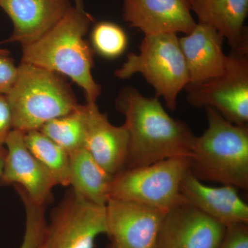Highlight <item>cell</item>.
I'll list each match as a JSON object with an SVG mask.
<instances>
[{
  "label": "cell",
  "instance_id": "1",
  "mask_svg": "<svg viewBox=\"0 0 248 248\" xmlns=\"http://www.w3.org/2000/svg\"><path fill=\"white\" fill-rule=\"evenodd\" d=\"M115 107L125 117L128 134L125 169L189 157L195 135L186 123L170 116L159 98L145 97L135 87L125 86L116 98Z\"/></svg>",
  "mask_w": 248,
  "mask_h": 248
},
{
  "label": "cell",
  "instance_id": "2",
  "mask_svg": "<svg viewBox=\"0 0 248 248\" xmlns=\"http://www.w3.org/2000/svg\"><path fill=\"white\" fill-rule=\"evenodd\" d=\"M85 9L72 6L46 35L22 46L23 63L66 76L84 91L87 103H96L102 87L93 78L94 51L84 38L93 22Z\"/></svg>",
  "mask_w": 248,
  "mask_h": 248
},
{
  "label": "cell",
  "instance_id": "3",
  "mask_svg": "<svg viewBox=\"0 0 248 248\" xmlns=\"http://www.w3.org/2000/svg\"><path fill=\"white\" fill-rule=\"evenodd\" d=\"M208 128L195 137L189 159L190 171L202 182L248 189V125L232 123L205 108Z\"/></svg>",
  "mask_w": 248,
  "mask_h": 248
},
{
  "label": "cell",
  "instance_id": "4",
  "mask_svg": "<svg viewBox=\"0 0 248 248\" xmlns=\"http://www.w3.org/2000/svg\"><path fill=\"white\" fill-rule=\"evenodd\" d=\"M14 130L27 133L78 108L79 104L66 79L45 68L21 62L17 78L6 94Z\"/></svg>",
  "mask_w": 248,
  "mask_h": 248
},
{
  "label": "cell",
  "instance_id": "5",
  "mask_svg": "<svg viewBox=\"0 0 248 248\" xmlns=\"http://www.w3.org/2000/svg\"><path fill=\"white\" fill-rule=\"evenodd\" d=\"M140 74L153 86L155 97L175 110L179 93L190 83L188 71L177 34L145 35L138 53H130L115 71L119 79Z\"/></svg>",
  "mask_w": 248,
  "mask_h": 248
},
{
  "label": "cell",
  "instance_id": "6",
  "mask_svg": "<svg viewBox=\"0 0 248 248\" xmlns=\"http://www.w3.org/2000/svg\"><path fill=\"white\" fill-rule=\"evenodd\" d=\"M189 169L188 156L124 169L112 179L110 199L135 202L166 213L184 200L181 182Z\"/></svg>",
  "mask_w": 248,
  "mask_h": 248
},
{
  "label": "cell",
  "instance_id": "7",
  "mask_svg": "<svg viewBox=\"0 0 248 248\" xmlns=\"http://www.w3.org/2000/svg\"><path fill=\"white\" fill-rule=\"evenodd\" d=\"M186 99L197 108H211L239 125L248 124V54L232 51L219 76L199 84H188Z\"/></svg>",
  "mask_w": 248,
  "mask_h": 248
},
{
  "label": "cell",
  "instance_id": "8",
  "mask_svg": "<svg viewBox=\"0 0 248 248\" xmlns=\"http://www.w3.org/2000/svg\"><path fill=\"white\" fill-rule=\"evenodd\" d=\"M107 234L106 205L85 200L70 189L47 220L46 248H94Z\"/></svg>",
  "mask_w": 248,
  "mask_h": 248
},
{
  "label": "cell",
  "instance_id": "9",
  "mask_svg": "<svg viewBox=\"0 0 248 248\" xmlns=\"http://www.w3.org/2000/svg\"><path fill=\"white\" fill-rule=\"evenodd\" d=\"M226 229L184 200L165 214L157 248H218Z\"/></svg>",
  "mask_w": 248,
  "mask_h": 248
},
{
  "label": "cell",
  "instance_id": "10",
  "mask_svg": "<svg viewBox=\"0 0 248 248\" xmlns=\"http://www.w3.org/2000/svg\"><path fill=\"white\" fill-rule=\"evenodd\" d=\"M107 235L112 248H157L165 214L146 205L110 199L106 205Z\"/></svg>",
  "mask_w": 248,
  "mask_h": 248
},
{
  "label": "cell",
  "instance_id": "11",
  "mask_svg": "<svg viewBox=\"0 0 248 248\" xmlns=\"http://www.w3.org/2000/svg\"><path fill=\"white\" fill-rule=\"evenodd\" d=\"M6 156L0 186L13 185L22 189L32 202L47 206L53 199L56 186L53 177L29 150L24 133L12 130L5 142Z\"/></svg>",
  "mask_w": 248,
  "mask_h": 248
},
{
  "label": "cell",
  "instance_id": "12",
  "mask_svg": "<svg viewBox=\"0 0 248 248\" xmlns=\"http://www.w3.org/2000/svg\"><path fill=\"white\" fill-rule=\"evenodd\" d=\"M190 0H123V17L145 35L182 32L195 29Z\"/></svg>",
  "mask_w": 248,
  "mask_h": 248
},
{
  "label": "cell",
  "instance_id": "13",
  "mask_svg": "<svg viewBox=\"0 0 248 248\" xmlns=\"http://www.w3.org/2000/svg\"><path fill=\"white\" fill-rule=\"evenodd\" d=\"M14 31L4 42L31 45L46 35L72 7L71 0H0Z\"/></svg>",
  "mask_w": 248,
  "mask_h": 248
},
{
  "label": "cell",
  "instance_id": "14",
  "mask_svg": "<svg viewBox=\"0 0 248 248\" xmlns=\"http://www.w3.org/2000/svg\"><path fill=\"white\" fill-rule=\"evenodd\" d=\"M85 146L94 159L111 175L125 169L129 138L124 125H112L96 103H86Z\"/></svg>",
  "mask_w": 248,
  "mask_h": 248
},
{
  "label": "cell",
  "instance_id": "15",
  "mask_svg": "<svg viewBox=\"0 0 248 248\" xmlns=\"http://www.w3.org/2000/svg\"><path fill=\"white\" fill-rule=\"evenodd\" d=\"M180 192L187 203L225 226L248 223V205L233 186L205 185L189 169L181 182Z\"/></svg>",
  "mask_w": 248,
  "mask_h": 248
},
{
  "label": "cell",
  "instance_id": "16",
  "mask_svg": "<svg viewBox=\"0 0 248 248\" xmlns=\"http://www.w3.org/2000/svg\"><path fill=\"white\" fill-rule=\"evenodd\" d=\"M179 40L188 71V84L205 82L226 69L228 55L223 51L225 39L213 28L197 23L190 33Z\"/></svg>",
  "mask_w": 248,
  "mask_h": 248
},
{
  "label": "cell",
  "instance_id": "17",
  "mask_svg": "<svg viewBox=\"0 0 248 248\" xmlns=\"http://www.w3.org/2000/svg\"><path fill=\"white\" fill-rule=\"evenodd\" d=\"M200 24L213 28L227 40L232 51L248 54L245 22L248 0H190Z\"/></svg>",
  "mask_w": 248,
  "mask_h": 248
},
{
  "label": "cell",
  "instance_id": "18",
  "mask_svg": "<svg viewBox=\"0 0 248 248\" xmlns=\"http://www.w3.org/2000/svg\"><path fill=\"white\" fill-rule=\"evenodd\" d=\"M70 187L90 202L106 205L110 199L111 175L81 148L69 155Z\"/></svg>",
  "mask_w": 248,
  "mask_h": 248
},
{
  "label": "cell",
  "instance_id": "19",
  "mask_svg": "<svg viewBox=\"0 0 248 248\" xmlns=\"http://www.w3.org/2000/svg\"><path fill=\"white\" fill-rule=\"evenodd\" d=\"M24 141L31 154L53 177L57 186H70L69 154L40 130L24 133Z\"/></svg>",
  "mask_w": 248,
  "mask_h": 248
},
{
  "label": "cell",
  "instance_id": "20",
  "mask_svg": "<svg viewBox=\"0 0 248 248\" xmlns=\"http://www.w3.org/2000/svg\"><path fill=\"white\" fill-rule=\"evenodd\" d=\"M86 128V104H79L73 112L50 121L40 130L70 155L84 148Z\"/></svg>",
  "mask_w": 248,
  "mask_h": 248
},
{
  "label": "cell",
  "instance_id": "21",
  "mask_svg": "<svg viewBox=\"0 0 248 248\" xmlns=\"http://www.w3.org/2000/svg\"><path fill=\"white\" fill-rule=\"evenodd\" d=\"M25 208V231L19 248H46L47 206L35 203L22 190L14 187Z\"/></svg>",
  "mask_w": 248,
  "mask_h": 248
},
{
  "label": "cell",
  "instance_id": "22",
  "mask_svg": "<svg viewBox=\"0 0 248 248\" xmlns=\"http://www.w3.org/2000/svg\"><path fill=\"white\" fill-rule=\"evenodd\" d=\"M94 53L107 59H115L125 52L128 37L120 26L110 22L97 23L91 35Z\"/></svg>",
  "mask_w": 248,
  "mask_h": 248
},
{
  "label": "cell",
  "instance_id": "23",
  "mask_svg": "<svg viewBox=\"0 0 248 248\" xmlns=\"http://www.w3.org/2000/svg\"><path fill=\"white\" fill-rule=\"evenodd\" d=\"M226 227V232L218 248H248V223H235Z\"/></svg>",
  "mask_w": 248,
  "mask_h": 248
},
{
  "label": "cell",
  "instance_id": "24",
  "mask_svg": "<svg viewBox=\"0 0 248 248\" xmlns=\"http://www.w3.org/2000/svg\"><path fill=\"white\" fill-rule=\"evenodd\" d=\"M18 66L9 55L0 54V94H7L17 78Z\"/></svg>",
  "mask_w": 248,
  "mask_h": 248
},
{
  "label": "cell",
  "instance_id": "25",
  "mask_svg": "<svg viewBox=\"0 0 248 248\" xmlns=\"http://www.w3.org/2000/svg\"><path fill=\"white\" fill-rule=\"evenodd\" d=\"M12 130L14 125L11 108L6 95L0 94V146H4Z\"/></svg>",
  "mask_w": 248,
  "mask_h": 248
},
{
  "label": "cell",
  "instance_id": "26",
  "mask_svg": "<svg viewBox=\"0 0 248 248\" xmlns=\"http://www.w3.org/2000/svg\"><path fill=\"white\" fill-rule=\"evenodd\" d=\"M6 156V148L5 146H0V176L2 173L4 168L5 159Z\"/></svg>",
  "mask_w": 248,
  "mask_h": 248
},
{
  "label": "cell",
  "instance_id": "27",
  "mask_svg": "<svg viewBox=\"0 0 248 248\" xmlns=\"http://www.w3.org/2000/svg\"><path fill=\"white\" fill-rule=\"evenodd\" d=\"M75 6L79 9H84V0H74Z\"/></svg>",
  "mask_w": 248,
  "mask_h": 248
},
{
  "label": "cell",
  "instance_id": "28",
  "mask_svg": "<svg viewBox=\"0 0 248 248\" xmlns=\"http://www.w3.org/2000/svg\"><path fill=\"white\" fill-rule=\"evenodd\" d=\"M9 51H8L6 49H1L0 48V54H2V55H9Z\"/></svg>",
  "mask_w": 248,
  "mask_h": 248
},
{
  "label": "cell",
  "instance_id": "29",
  "mask_svg": "<svg viewBox=\"0 0 248 248\" xmlns=\"http://www.w3.org/2000/svg\"><path fill=\"white\" fill-rule=\"evenodd\" d=\"M107 248H112V246H111V245L110 244V245H109L108 246Z\"/></svg>",
  "mask_w": 248,
  "mask_h": 248
}]
</instances>
